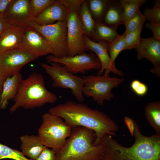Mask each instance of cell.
I'll use <instances>...</instances> for the list:
<instances>
[{
    "label": "cell",
    "mask_w": 160,
    "mask_h": 160,
    "mask_svg": "<svg viewBox=\"0 0 160 160\" xmlns=\"http://www.w3.org/2000/svg\"><path fill=\"white\" fill-rule=\"evenodd\" d=\"M48 112L62 118L72 129L78 126L94 131L96 138L94 145H99L105 135H116L119 129L117 124L107 115L86 104L68 100L49 108Z\"/></svg>",
    "instance_id": "obj_1"
},
{
    "label": "cell",
    "mask_w": 160,
    "mask_h": 160,
    "mask_svg": "<svg viewBox=\"0 0 160 160\" xmlns=\"http://www.w3.org/2000/svg\"><path fill=\"white\" fill-rule=\"evenodd\" d=\"M134 142L124 146L108 135H104L99 144L102 148L100 160H160V134L143 135L134 120Z\"/></svg>",
    "instance_id": "obj_2"
},
{
    "label": "cell",
    "mask_w": 160,
    "mask_h": 160,
    "mask_svg": "<svg viewBox=\"0 0 160 160\" xmlns=\"http://www.w3.org/2000/svg\"><path fill=\"white\" fill-rule=\"evenodd\" d=\"M94 131L80 126L72 129L64 145L56 151V160H100L101 145H94Z\"/></svg>",
    "instance_id": "obj_3"
},
{
    "label": "cell",
    "mask_w": 160,
    "mask_h": 160,
    "mask_svg": "<svg viewBox=\"0 0 160 160\" xmlns=\"http://www.w3.org/2000/svg\"><path fill=\"white\" fill-rule=\"evenodd\" d=\"M57 99L55 93L46 88L43 75L31 73L22 80L9 112L12 114L20 108L27 109L41 107L47 103H53Z\"/></svg>",
    "instance_id": "obj_4"
},
{
    "label": "cell",
    "mask_w": 160,
    "mask_h": 160,
    "mask_svg": "<svg viewBox=\"0 0 160 160\" xmlns=\"http://www.w3.org/2000/svg\"><path fill=\"white\" fill-rule=\"evenodd\" d=\"M42 118L38 135L41 142L44 146L55 151L60 150L71 135L72 128L62 118L48 112L44 114Z\"/></svg>",
    "instance_id": "obj_5"
},
{
    "label": "cell",
    "mask_w": 160,
    "mask_h": 160,
    "mask_svg": "<svg viewBox=\"0 0 160 160\" xmlns=\"http://www.w3.org/2000/svg\"><path fill=\"white\" fill-rule=\"evenodd\" d=\"M68 8L65 21L67 31L68 56H72L86 52L84 33L79 20V12L84 0H59Z\"/></svg>",
    "instance_id": "obj_6"
},
{
    "label": "cell",
    "mask_w": 160,
    "mask_h": 160,
    "mask_svg": "<svg viewBox=\"0 0 160 160\" xmlns=\"http://www.w3.org/2000/svg\"><path fill=\"white\" fill-rule=\"evenodd\" d=\"M85 80L82 88L84 95L91 97L98 104L102 105L105 101L114 97L112 90L123 82L125 79L109 75H89L84 76Z\"/></svg>",
    "instance_id": "obj_7"
},
{
    "label": "cell",
    "mask_w": 160,
    "mask_h": 160,
    "mask_svg": "<svg viewBox=\"0 0 160 160\" xmlns=\"http://www.w3.org/2000/svg\"><path fill=\"white\" fill-rule=\"evenodd\" d=\"M50 65L41 63L45 72L51 78L52 86L69 89L72 95L78 101L82 103L84 100L82 88L85 80L69 72L65 67L57 63H50Z\"/></svg>",
    "instance_id": "obj_8"
},
{
    "label": "cell",
    "mask_w": 160,
    "mask_h": 160,
    "mask_svg": "<svg viewBox=\"0 0 160 160\" xmlns=\"http://www.w3.org/2000/svg\"><path fill=\"white\" fill-rule=\"evenodd\" d=\"M31 26L41 34L48 42L53 50L52 55L58 58L68 56L65 20L42 25L34 23Z\"/></svg>",
    "instance_id": "obj_9"
},
{
    "label": "cell",
    "mask_w": 160,
    "mask_h": 160,
    "mask_svg": "<svg viewBox=\"0 0 160 160\" xmlns=\"http://www.w3.org/2000/svg\"><path fill=\"white\" fill-rule=\"evenodd\" d=\"M49 63H57L64 66L70 73L74 74L78 73L84 74L91 69L100 70L101 68L100 61L94 53L86 52L73 56H67L60 58L52 55L46 57Z\"/></svg>",
    "instance_id": "obj_10"
},
{
    "label": "cell",
    "mask_w": 160,
    "mask_h": 160,
    "mask_svg": "<svg viewBox=\"0 0 160 160\" xmlns=\"http://www.w3.org/2000/svg\"><path fill=\"white\" fill-rule=\"evenodd\" d=\"M38 57L19 48L0 54V73L6 79L20 73L25 65Z\"/></svg>",
    "instance_id": "obj_11"
},
{
    "label": "cell",
    "mask_w": 160,
    "mask_h": 160,
    "mask_svg": "<svg viewBox=\"0 0 160 160\" xmlns=\"http://www.w3.org/2000/svg\"><path fill=\"white\" fill-rule=\"evenodd\" d=\"M20 49L38 57L50 54L52 55L53 53L51 46L46 39L32 26L25 28Z\"/></svg>",
    "instance_id": "obj_12"
},
{
    "label": "cell",
    "mask_w": 160,
    "mask_h": 160,
    "mask_svg": "<svg viewBox=\"0 0 160 160\" xmlns=\"http://www.w3.org/2000/svg\"><path fill=\"white\" fill-rule=\"evenodd\" d=\"M84 41L85 51H87L94 52L100 61L101 68L98 71L97 75H101L105 71L104 75L106 76L109 75V74L111 72L120 76H124L123 72L118 70L116 67L112 66L111 64L107 51L108 42L103 40L95 41L84 35Z\"/></svg>",
    "instance_id": "obj_13"
},
{
    "label": "cell",
    "mask_w": 160,
    "mask_h": 160,
    "mask_svg": "<svg viewBox=\"0 0 160 160\" xmlns=\"http://www.w3.org/2000/svg\"><path fill=\"white\" fill-rule=\"evenodd\" d=\"M135 49L137 59L141 60L145 58L150 61L153 67L150 71L160 77V41L153 36L141 38L139 45Z\"/></svg>",
    "instance_id": "obj_14"
},
{
    "label": "cell",
    "mask_w": 160,
    "mask_h": 160,
    "mask_svg": "<svg viewBox=\"0 0 160 160\" xmlns=\"http://www.w3.org/2000/svg\"><path fill=\"white\" fill-rule=\"evenodd\" d=\"M8 24L24 28L31 26L28 13V0H14L4 14Z\"/></svg>",
    "instance_id": "obj_15"
},
{
    "label": "cell",
    "mask_w": 160,
    "mask_h": 160,
    "mask_svg": "<svg viewBox=\"0 0 160 160\" xmlns=\"http://www.w3.org/2000/svg\"><path fill=\"white\" fill-rule=\"evenodd\" d=\"M25 28L7 24L0 35V54L20 48Z\"/></svg>",
    "instance_id": "obj_16"
},
{
    "label": "cell",
    "mask_w": 160,
    "mask_h": 160,
    "mask_svg": "<svg viewBox=\"0 0 160 160\" xmlns=\"http://www.w3.org/2000/svg\"><path fill=\"white\" fill-rule=\"evenodd\" d=\"M68 8L59 0L44 9L34 19L36 24L42 25L51 24L56 21L65 20Z\"/></svg>",
    "instance_id": "obj_17"
},
{
    "label": "cell",
    "mask_w": 160,
    "mask_h": 160,
    "mask_svg": "<svg viewBox=\"0 0 160 160\" xmlns=\"http://www.w3.org/2000/svg\"><path fill=\"white\" fill-rule=\"evenodd\" d=\"M23 79L22 75L20 72L6 79L0 96V108L1 109H5L9 101L14 100L18 92Z\"/></svg>",
    "instance_id": "obj_18"
},
{
    "label": "cell",
    "mask_w": 160,
    "mask_h": 160,
    "mask_svg": "<svg viewBox=\"0 0 160 160\" xmlns=\"http://www.w3.org/2000/svg\"><path fill=\"white\" fill-rule=\"evenodd\" d=\"M22 152L30 159L35 160L39 157L45 147L38 136L25 135L20 137Z\"/></svg>",
    "instance_id": "obj_19"
},
{
    "label": "cell",
    "mask_w": 160,
    "mask_h": 160,
    "mask_svg": "<svg viewBox=\"0 0 160 160\" xmlns=\"http://www.w3.org/2000/svg\"><path fill=\"white\" fill-rule=\"evenodd\" d=\"M101 22L106 25L117 28L124 24L123 8L120 0H109Z\"/></svg>",
    "instance_id": "obj_20"
},
{
    "label": "cell",
    "mask_w": 160,
    "mask_h": 160,
    "mask_svg": "<svg viewBox=\"0 0 160 160\" xmlns=\"http://www.w3.org/2000/svg\"><path fill=\"white\" fill-rule=\"evenodd\" d=\"M79 15L84 35L94 38L95 22L94 20L88 6L85 0L81 3L79 9Z\"/></svg>",
    "instance_id": "obj_21"
},
{
    "label": "cell",
    "mask_w": 160,
    "mask_h": 160,
    "mask_svg": "<svg viewBox=\"0 0 160 160\" xmlns=\"http://www.w3.org/2000/svg\"><path fill=\"white\" fill-rule=\"evenodd\" d=\"M144 112L147 120L156 134H160V102L149 103L145 108Z\"/></svg>",
    "instance_id": "obj_22"
},
{
    "label": "cell",
    "mask_w": 160,
    "mask_h": 160,
    "mask_svg": "<svg viewBox=\"0 0 160 160\" xmlns=\"http://www.w3.org/2000/svg\"><path fill=\"white\" fill-rule=\"evenodd\" d=\"M117 28L106 25L101 22H95L94 41L103 40L108 43L112 41L120 35L117 33Z\"/></svg>",
    "instance_id": "obj_23"
},
{
    "label": "cell",
    "mask_w": 160,
    "mask_h": 160,
    "mask_svg": "<svg viewBox=\"0 0 160 160\" xmlns=\"http://www.w3.org/2000/svg\"><path fill=\"white\" fill-rule=\"evenodd\" d=\"M123 10L124 25L134 16L146 0H120Z\"/></svg>",
    "instance_id": "obj_24"
},
{
    "label": "cell",
    "mask_w": 160,
    "mask_h": 160,
    "mask_svg": "<svg viewBox=\"0 0 160 160\" xmlns=\"http://www.w3.org/2000/svg\"><path fill=\"white\" fill-rule=\"evenodd\" d=\"M125 36L124 33L113 41L108 43L107 51L111 64L113 67H116L114 62L117 56L121 52L124 50L125 46Z\"/></svg>",
    "instance_id": "obj_25"
},
{
    "label": "cell",
    "mask_w": 160,
    "mask_h": 160,
    "mask_svg": "<svg viewBox=\"0 0 160 160\" xmlns=\"http://www.w3.org/2000/svg\"><path fill=\"white\" fill-rule=\"evenodd\" d=\"M109 0H90L89 8L95 22H101Z\"/></svg>",
    "instance_id": "obj_26"
},
{
    "label": "cell",
    "mask_w": 160,
    "mask_h": 160,
    "mask_svg": "<svg viewBox=\"0 0 160 160\" xmlns=\"http://www.w3.org/2000/svg\"><path fill=\"white\" fill-rule=\"evenodd\" d=\"M55 0H28V13L30 20L35 18L46 8L54 3Z\"/></svg>",
    "instance_id": "obj_27"
},
{
    "label": "cell",
    "mask_w": 160,
    "mask_h": 160,
    "mask_svg": "<svg viewBox=\"0 0 160 160\" xmlns=\"http://www.w3.org/2000/svg\"><path fill=\"white\" fill-rule=\"evenodd\" d=\"M5 159L14 160H33L27 158L22 152L0 143V160Z\"/></svg>",
    "instance_id": "obj_28"
},
{
    "label": "cell",
    "mask_w": 160,
    "mask_h": 160,
    "mask_svg": "<svg viewBox=\"0 0 160 160\" xmlns=\"http://www.w3.org/2000/svg\"><path fill=\"white\" fill-rule=\"evenodd\" d=\"M143 25H141L135 30L125 33V46L124 50H130L135 48L139 45L140 41V34Z\"/></svg>",
    "instance_id": "obj_29"
},
{
    "label": "cell",
    "mask_w": 160,
    "mask_h": 160,
    "mask_svg": "<svg viewBox=\"0 0 160 160\" xmlns=\"http://www.w3.org/2000/svg\"><path fill=\"white\" fill-rule=\"evenodd\" d=\"M145 20L143 14L140 9L139 10L135 15L124 24L126 28L124 33L127 34L135 30L143 25Z\"/></svg>",
    "instance_id": "obj_30"
},
{
    "label": "cell",
    "mask_w": 160,
    "mask_h": 160,
    "mask_svg": "<svg viewBox=\"0 0 160 160\" xmlns=\"http://www.w3.org/2000/svg\"><path fill=\"white\" fill-rule=\"evenodd\" d=\"M143 14L145 20L149 23H160V7L153 6L152 9L146 7Z\"/></svg>",
    "instance_id": "obj_31"
},
{
    "label": "cell",
    "mask_w": 160,
    "mask_h": 160,
    "mask_svg": "<svg viewBox=\"0 0 160 160\" xmlns=\"http://www.w3.org/2000/svg\"><path fill=\"white\" fill-rule=\"evenodd\" d=\"M130 87L135 94L140 96L145 95L148 91L147 86L138 80H134L131 82Z\"/></svg>",
    "instance_id": "obj_32"
},
{
    "label": "cell",
    "mask_w": 160,
    "mask_h": 160,
    "mask_svg": "<svg viewBox=\"0 0 160 160\" xmlns=\"http://www.w3.org/2000/svg\"><path fill=\"white\" fill-rule=\"evenodd\" d=\"M56 151L45 147L40 154L35 160H56Z\"/></svg>",
    "instance_id": "obj_33"
},
{
    "label": "cell",
    "mask_w": 160,
    "mask_h": 160,
    "mask_svg": "<svg viewBox=\"0 0 160 160\" xmlns=\"http://www.w3.org/2000/svg\"><path fill=\"white\" fill-rule=\"evenodd\" d=\"M146 27L153 32V37L156 40L160 41V23H148L146 24Z\"/></svg>",
    "instance_id": "obj_34"
},
{
    "label": "cell",
    "mask_w": 160,
    "mask_h": 160,
    "mask_svg": "<svg viewBox=\"0 0 160 160\" xmlns=\"http://www.w3.org/2000/svg\"><path fill=\"white\" fill-rule=\"evenodd\" d=\"M14 0H0V13L4 15Z\"/></svg>",
    "instance_id": "obj_35"
},
{
    "label": "cell",
    "mask_w": 160,
    "mask_h": 160,
    "mask_svg": "<svg viewBox=\"0 0 160 160\" xmlns=\"http://www.w3.org/2000/svg\"><path fill=\"white\" fill-rule=\"evenodd\" d=\"M124 121L131 133L132 136H133L134 129V120L130 118L125 116Z\"/></svg>",
    "instance_id": "obj_36"
},
{
    "label": "cell",
    "mask_w": 160,
    "mask_h": 160,
    "mask_svg": "<svg viewBox=\"0 0 160 160\" xmlns=\"http://www.w3.org/2000/svg\"><path fill=\"white\" fill-rule=\"evenodd\" d=\"M7 24L4 15L0 13V35L5 28Z\"/></svg>",
    "instance_id": "obj_37"
},
{
    "label": "cell",
    "mask_w": 160,
    "mask_h": 160,
    "mask_svg": "<svg viewBox=\"0 0 160 160\" xmlns=\"http://www.w3.org/2000/svg\"><path fill=\"white\" fill-rule=\"evenodd\" d=\"M6 79L0 73V96L2 92L4 83Z\"/></svg>",
    "instance_id": "obj_38"
},
{
    "label": "cell",
    "mask_w": 160,
    "mask_h": 160,
    "mask_svg": "<svg viewBox=\"0 0 160 160\" xmlns=\"http://www.w3.org/2000/svg\"><path fill=\"white\" fill-rule=\"evenodd\" d=\"M157 7H160V0H156L154 1L153 6Z\"/></svg>",
    "instance_id": "obj_39"
}]
</instances>
